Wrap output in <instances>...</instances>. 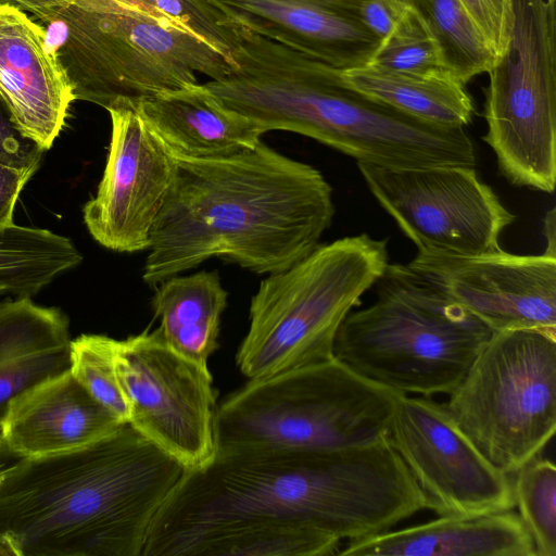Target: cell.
Instances as JSON below:
<instances>
[{
    "mask_svg": "<svg viewBox=\"0 0 556 556\" xmlns=\"http://www.w3.org/2000/svg\"><path fill=\"white\" fill-rule=\"evenodd\" d=\"M387 438L437 515L476 517L515 507L509 475L464 435L444 403L399 393Z\"/></svg>",
    "mask_w": 556,
    "mask_h": 556,
    "instance_id": "obj_13",
    "label": "cell"
},
{
    "mask_svg": "<svg viewBox=\"0 0 556 556\" xmlns=\"http://www.w3.org/2000/svg\"><path fill=\"white\" fill-rule=\"evenodd\" d=\"M513 481L515 506L528 529L536 556H556V467L536 457Z\"/></svg>",
    "mask_w": 556,
    "mask_h": 556,
    "instance_id": "obj_27",
    "label": "cell"
},
{
    "mask_svg": "<svg viewBox=\"0 0 556 556\" xmlns=\"http://www.w3.org/2000/svg\"><path fill=\"white\" fill-rule=\"evenodd\" d=\"M388 264L387 240L361 233L319 244L269 274L251 299L236 354L241 372L262 379L332 358L341 324Z\"/></svg>",
    "mask_w": 556,
    "mask_h": 556,
    "instance_id": "obj_8",
    "label": "cell"
},
{
    "mask_svg": "<svg viewBox=\"0 0 556 556\" xmlns=\"http://www.w3.org/2000/svg\"><path fill=\"white\" fill-rule=\"evenodd\" d=\"M375 285L376 301L341 324L334 357L395 392L448 395L494 331L408 265L388 264Z\"/></svg>",
    "mask_w": 556,
    "mask_h": 556,
    "instance_id": "obj_6",
    "label": "cell"
},
{
    "mask_svg": "<svg viewBox=\"0 0 556 556\" xmlns=\"http://www.w3.org/2000/svg\"><path fill=\"white\" fill-rule=\"evenodd\" d=\"M16 459V457L5 450L0 441V477Z\"/></svg>",
    "mask_w": 556,
    "mask_h": 556,
    "instance_id": "obj_36",
    "label": "cell"
},
{
    "mask_svg": "<svg viewBox=\"0 0 556 556\" xmlns=\"http://www.w3.org/2000/svg\"><path fill=\"white\" fill-rule=\"evenodd\" d=\"M357 167L371 194L418 252H491L501 249L500 235L515 220L475 167Z\"/></svg>",
    "mask_w": 556,
    "mask_h": 556,
    "instance_id": "obj_12",
    "label": "cell"
},
{
    "mask_svg": "<svg viewBox=\"0 0 556 556\" xmlns=\"http://www.w3.org/2000/svg\"><path fill=\"white\" fill-rule=\"evenodd\" d=\"M115 367L128 425L185 469L215 457L217 404L207 366L170 349L159 329H147L116 341Z\"/></svg>",
    "mask_w": 556,
    "mask_h": 556,
    "instance_id": "obj_11",
    "label": "cell"
},
{
    "mask_svg": "<svg viewBox=\"0 0 556 556\" xmlns=\"http://www.w3.org/2000/svg\"><path fill=\"white\" fill-rule=\"evenodd\" d=\"M341 539L301 525L256 523L201 536L181 556H329Z\"/></svg>",
    "mask_w": 556,
    "mask_h": 556,
    "instance_id": "obj_25",
    "label": "cell"
},
{
    "mask_svg": "<svg viewBox=\"0 0 556 556\" xmlns=\"http://www.w3.org/2000/svg\"><path fill=\"white\" fill-rule=\"evenodd\" d=\"M81 260L71 239L48 229L14 223L0 228V287L17 298L34 296Z\"/></svg>",
    "mask_w": 556,
    "mask_h": 556,
    "instance_id": "obj_24",
    "label": "cell"
},
{
    "mask_svg": "<svg viewBox=\"0 0 556 556\" xmlns=\"http://www.w3.org/2000/svg\"><path fill=\"white\" fill-rule=\"evenodd\" d=\"M504 51L488 72L484 104L500 173L553 193L556 181V0H511Z\"/></svg>",
    "mask_w": 556,
    "mask_h": 556,
    "instance_id": "obj_10",
    "label": "cell"
},
{
    "mask_svg": "<svg viewBox=\"0 0 556 556\" xmlns=\"http://www.w3.org/2000/svg\"><path fill=\"white\" fill-rule=\"evenodd\" d=\"M342 556H536L511 510L476 517L440 516L426 523L349 541Z\"/></svg>",
    "mask_w": 556,
    "mask_h": 556,
    "instance_id": "obj_19",
    "label": "cell"
},
{
    "mask_svg": "<svg viewBox=\"0 0 556 556\" xmlns=\"http://www.w3.org/2000/svg\"><path fill=\"white\" fill-rule=\"evenodd\" d=\"M543 230L546 238L545 252L556 255L555 208L547 212Z\"/></svg>",
    "mask_w": 556,
    "mask_h": 556,
    "instance_id": "obj_35",
    "label": "cell"
},
{
    "mask_svg": "<svg viewBox=\"0 0 556 556\" xmlns=\"http://www.w3.org/2000/svg\"><path fill=\"white\" fill-rule=\"evenodd\" d=\"M445 404L464 435L516 473L556 430V331L494 332Z\"/></svg>",
    "mask_w": 556,
    "mask_h": 556,
    "instance_id": "obj_9",
    "label": "cell"
},
{
    "mask_svg": "<svg viewBox=\"0 0 556 556\" xmlns=\"http://www.w3.org/2000/svg\"><path fill=\"white\" fill-rule=\"evenodd\" d=\"M0 99L20 132L43 151L75 100L47 31L11 4H0Z\"/></svg>",
    "mask_w": 556,
    "mask_h": 556,
    "instance_id": "obj_17",
    "label": "cell"
},
{
    "mask_svg": "<svg viewBox=\"0 0 556 556\" xmlns=\"http://www.w3.org/2000/svg\"><path fill=\"white\" fill-rule=\"evenodd\" d=\"M33 174L0 163V228L13 224L20 193Z\"/></svg>",
    "mask_w": 556,
    "mask_h": 556,
    "instance_id": "obj_33",
    "label": "cell"
},
{
    "mask_svg": "<svg viewBox=\"0 0 556 556\" xmlns=\"http://www.w3.org/2000/svg\"><path fill=\"white\" fill-rule=\"evenodd\" d=\"M123 425L68 369L10 403L0 422V441L17 459L46 457L91 445Z\"/></svg>",
    "mask_w": 556,
    "mask_h": 556,
    "instance_id": "obj_18",
    "label": "cell"
},
{
    "mask_svg": "<svg viewBox=\"0 0 556 556\" xmlns=\"http://www.w3.org/2000/svg\"><path fill=\"white\" fill-rule=\"evenodd\" d=\"M50 45L75 100L136 111L146 100L216 80L233 61L181 21L142 0H72L50 17Z\"/></svg>",
    "mask_w": 556,
    "mask_h": 556,
    "instance_id": "obj_5",
    "label": "cell"
},
{
    "mask_svg": "<svg viewBox=\"0 0 556 556\" xmlns=\"http://www.w3.org/2000/svg\"><path fill=\"white\" fill-rule=\"evenodd\" d=\"M340 70L268 38L241 60L230 104L266 134L296 132L384 168L476 166L464 127L432 124L349 86Z\"/></svg>",
    "mask_w": 556,
    "mask_h": 556,
    "instance_id": "obj_4",
    "label": "cell"
},
{
    "mask_svg": "<svg viewBox=\"0 0 556 556\" xmlns=\"http://www.w3.org/2000/svg\"><path fill=\"white\" fill-rule=\"evenodd\" d=\"M228 292L217 270L175 275L157 285L152 299L157 328L174 351L200 365L218 349Z\"/></svg>",
    "mask_w": 556,
    "mask_h": 556,
    "instance_id": "obj_22",
    "label": "cell"
},
{
    "mask_svg": "<svg viewBox=\"0 0 556 556\" xmlns=\"http://www.w3.org/2000/svg\"><path fill=\"white\" fill-rule=\"evenodd\" d=\"M433 37L445 68L463 85L488 73L495 56L460 0H412Z\"/></svg>",
    "mask_w": 556,
    "mask_h": 556,
    "instance_id": "obj_26",
    "label": "cell"
},
{
    "mask_svg": "<svg viewBox=\"0 0 556 556\" xmlns=\"http://www.w3.org/2000/svg\"><path fill=\"white\" fill-rule=\"evenodd\" d=\"M45 152L20 132L0 99V163L34 175Z\"/></svg>",
    "mask_w": 556,
    "mask_h": 556,
    "instance_id": "obj_31",
    "label": "cell"
},
{
    "mask_svg": "<svg viewBox=\"0 0 556 556\" xmlns=\"http://www.w3.org/2000/svg\"><path fill=\"white\" fill-rule=\"evenodd\" d=\"M399 392L329 358L249 380L216 408V451H327L383 439Z\"/></svg>",
    "mask_w": 556,
    "mask_h": 556,
    "instance_id": "obj_7",
    "label": "cell"
},
{
    "mask_svg": "<svg viewBox=\"0 0 556 556\" xmlns=\"http://www.w3.org/2000/svg\"><path fill=\"white\" fill-rule=\"evenodd\" d=\"M9 4L29 12L40 21L48 23L51 16L72 0H7Z\"/></svg>",
    "mask_w": 556,
    "mask_h": 556,
    "instance_id": "obj_34",
    "label": "cell"
},
{
    "mask_svg": "<svg viewBox=\"0 0 556 556\" xmlns=\"http://www.w3.org/2000/svg\"><path fill=\"white\" fill-rule=\"evenodd\" d=\"M369 64L408 74L448 72L433 37L413 8L381 40Z\"/></svg>",
    "mask_w": 556,
    "mask_h": 556,
    "instance_id": "obj_29",
    "label": "cell"
},
{
    "mask_svg": "<svg viewBox=\"0 0 556 556\" xmlns=\"http://www.w3.org/2000/svg\"><path fill=\"white\" fill-rule=\"evenodd\" d=\"M494 56L507 46L511 25V0H460Z\"/></svg>",
    "mask_w": 556,
    "mask_h": 556,
    "instance_id": "obj_30",
    "label": "cell"
},
{
    "mask_svg": "<svg viewBox=\"0 0 556 556\" xmlns=\"http://www.w3.org/2000/svg\"><path fill=\"white\" fill-rule=\"evenodd\" d=\"M111 139L96 195L83 208L92 238L115 252L148 250L177 160L134 110L108 111Z\"/></svg>",
    "mask_w": 556,
    "mask_h": 556,
    "instance_id": "obj_14",
    "label": "cell"
},
{
    "mask_svg": "<svg viewBox=\"0 0 556 556\" xmlns=\"http://www.w3.org/2000/svg\"><path fill=\"white\" fill-rule=\"evenodd\" d=\"M2 292H4V290H3V288H2V287H0V294H1Z\"/></svg>",
    "mask_w": 556,
    "mask_h": 556,
    "instance_id": "obj_38",
    "label": "cell"
},
{
    "mask_svg": "<svg viewBox=\"0 0 556 556\" xmlns=\"http://www.w3.org/2000/svg\"><path fill=\"white\" fill-rule=\"evenodd\" d=\"M116 341L93 333L72 339L70 371L99 403L128 424L129 404L115 367Z\"/></svg>",
    "mask_w": 556,
    "mask_h": 556,
    "instance_id": "obj_28",
    "label": "cell"
},
{
    "mask_svg": "<svg viewBox=\"0 0 556 556\" xmlns=\"http://www.w3.org/2000/svg\"><path fill=\"white\" fill-rule=\"evenodd\" d=\"M0 4H9L7 0H0Z\"/></svg>",
    "mask_w": 556,
    "mask_h": 556,
    "instance_id": "obj_37",
    "label": "cell"
},
{
    "mask_svg": "<svg viewBox=\"0 0 556 556\" xmlns=\"http://www.w3.org/2000/svg\"><path fill=\"white\" fill-rule=\"evenodd\" d=\"M429 502L388 438L327 451H216L185 469L154 516L142 556H181L241 526L293 523L349 541L391 530Z\"/></svg>",
    "mask_w": 556,
    "mask_h": 556,
    "instance_id": "obj_1",
    "label": "cell"
},
{
    "mask_svg": "<svg viewBox=\"0 0 556 556\" xmlns=\"http://www.w3.org/2000/svg\"><path fill=\"white\" fill-rule=\"evenodd\" d=\"M412 8V0H364L359 10L364 25L381 41Z\"/></svg>",
    "mask_w": 556,
    "mask_h": 556,
    "instance_id": "obj_32",
    "label": "cell"
},
{
    "mask_svg": "<svg viewBox=\"0 0 556 556\" xmlns=\"http://www.w3.org/2000/svg\"><path fill=\"white\" fill-rule=\"evenodd\" d=\"M227 22L340 71L370 63L380 40L364 25V0H204Z\"/></svg>",
    "mask_w": 556,
    "mask_h": 556,
    "instance_id": "obj_16",
    "label": "cell"
},
{
    "mask_svg": "<svg viewBox=\"0 0 556 556\" xmlns=\"http://www.w3.org/2000/svg\"><path fill=\"white\" fill-rule=\"evenodd\" d=\"M136 112L179 159L208 160L257 146L262 130L250 118L225 106L204 85L163 92Z\"/></svg>",
    "mask_w": 556,
    "mask_h": 556,
    "instance_id": "obj_20",
    "label": "cell"
},
{
    "mask_svg": "<svg viewBox=\"0 0 556 556\" xmlns=\"http://www.w3.org/2000/svg\"><path fill=\"white\" fill-rule=\"evenodd\" d=\"M341 75L357 91L421 121L452 127L471 122V97L448 72L408 74L367 64Z\"/></svg>",
    "mask_w": 556,
    "mask_h": 556,
    "instance_id": "obj_23",
    "label": "cell"
},
{
    "mask_svg": "<svg viewBox=\"0 0 556 556\" xmlns=\"http://www.w3.org/2000/svg\"><path fill=\"white\" fill-rule=\"evenodd\" d=\"M70 319L23 296L0 302V422L10 403L71 366Z\"/></svg>",
    "mask_w": 556,
    "mask_h": 556,
    "instance_id": "obj_21",
    "label": "cell"
},
{
    "mask_svg": "<svg viewBox=\"0 0 556 556\" xmlns=\"http://www.w3.org/2000/svg\"><path fill=\"white\" fill-rule=\"evenodd\" d=\"M494 332L556 331V255L418 252L407 264Z\"/></svg>",
    "mask_w": 556,
    "mask_h": 556,
    "instance_id": "obj_15",
    "label": "cell"
},
{
    "mask_svg": "<svg viewBox=\"0 0 556 556\" xmlns=\"http://www.w3.org/2000/svg\"><path fill=\"white\" fill-rule=\"evenodd\" d=\"M184 471L128 424L83 448L18 458L0 477V554L142 556Z\"/></svg>",
    "mask_w": 556,
    "mask_h": 556,
    "instance_id": "obj_3",
    "label": "cell"
},
{
    "mask_svg": "<svg viewBox=\"0 0 556 556\" xmlns=\"http://www.w3.org/2000/svg\"><path fill=\"white\" fill-rule=\"evenodd\" d=\"M176 160L143 264L149 286L213 257L256 274L283 270L316 249L332 223L324 175L262 141L230 156Z\"/></svg>",
    "mask_w": 556,
    "mask_h": 556,
    "instance_id": "obj_2",
    "label": "cell"
}]
</instances>
